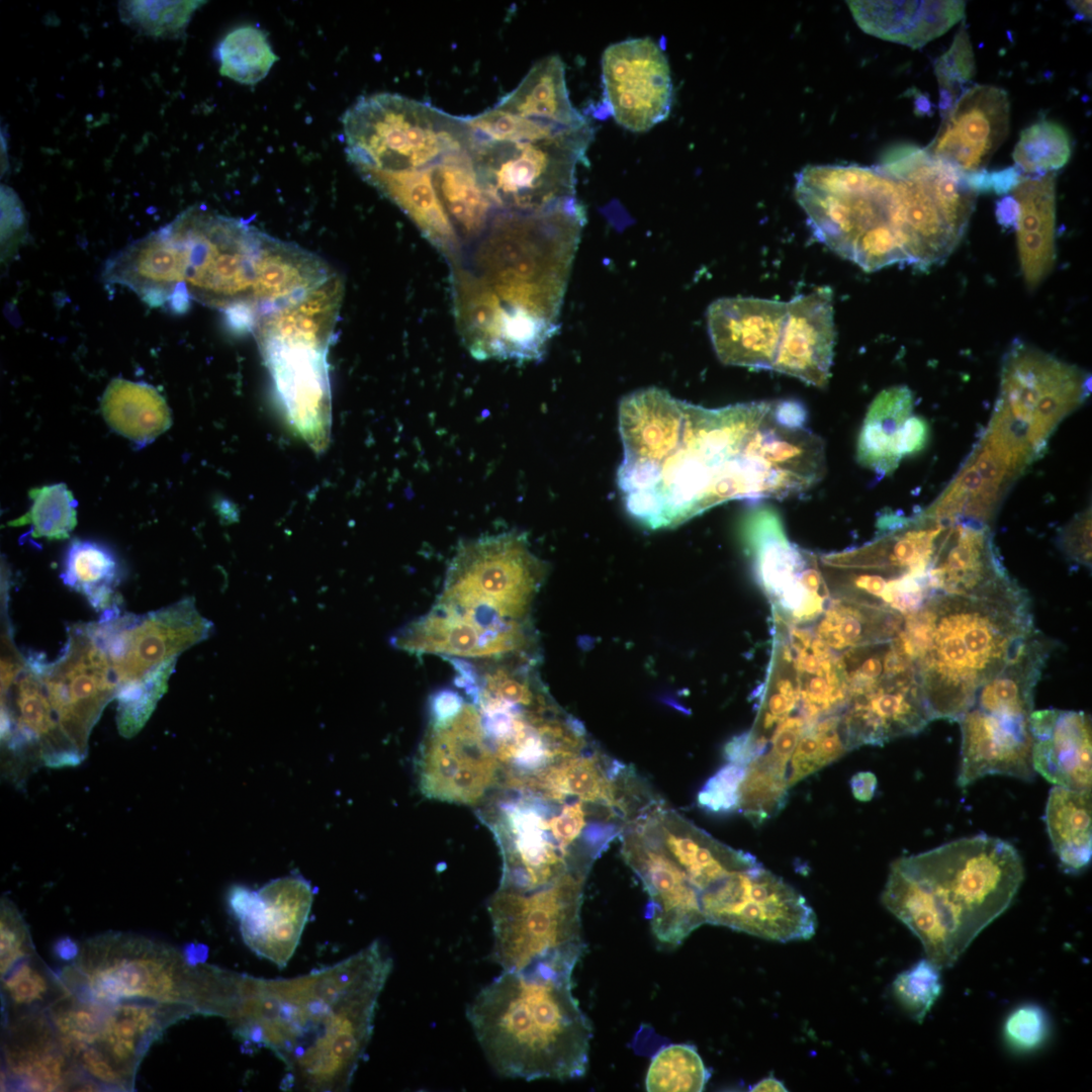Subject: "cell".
I'll return each mask as SVG.
<instances>
[{
    "label": "cell",
    "mask_w": 1092,
    "mask_h": 1092,
    "mask_svg": "<svg viewBox=\"0 0 1092 1092\" xmlns=\"http://www.w3.org/2000/svg\"><path fill=\"white\" fill-rule=\"evenodd\" d=\"M1057 542L1067 558L1091 566V509L1079 513L1063 527Z\"/></svg>",
    "instance_id": "9f6ffc18"
},
{
    "label": "cell",
    "mask_w": 1092,
    "mask_h": 1092,
    "mask_svg": "<svg viewBox=\"0 0 1092 1092\" xmlns=\"http://www.w3.org/2000/svg\"><path fill=\"white\" fill-rule=\"evenodd\" d=\"M228 987H229V973H228ZM226 994H228V991H226ZM225 999H226V997H225ZM224 1006H225V1003H224ZM223 1010H224V1008H223ZM222 1014H223V1012H222Z\"/></svg>",
    "instance_id": "e7e4bbea"
},
{
    "label": "cell",
    "mask_w": 1092,
    "mask_h": 1092,
    "mask_svg": "<svg viewBox=\"0 0 1092 1092\" xmlns=\"http://www.w3.org/2000/svg\"><path fill=\"white\" fill-rule=\"evenodd\" d=\"M120 575L116 556L104 545L81 539L69 544L61 578L68 587L86 597L94 609L103 612L119 604L114 589Z\"/></svg>",
    "instance_id": "f35d334b"
},
{
    "label": "cell",
    "mask_w": 1092,
    "mask_h": 1092,
    "mask_svg": "<svg viewBox=\"0 0 1092 1092\" xmlns=\"http://www.w3.org/2000/svg\"><path fill=\"white\" fill-rule=\"evenodd\" d=\"M348 160L360 173L427 169L447 156L468 151L467 117L392 93L357 100L343 116Z\"/></svg>",
    "instance_id": "4fadbf2b"
},
{
    "label": "cell",
    "mask_w": 1092,
    "mask_h": 1092,
    "mask_svg": "<svg viewBox=\"0 0 1092 1092\" xmlns=\"http://www.w3.org/2000/svg\"><path fill=\"white\" fill-rule=\"evenodd\" d=\"M1071 153L1067 130L1057 122L1040 120L1021 131L1012 157L1019 172L1035 176L1061 169Z\"/></svg>",
    "instance_id": "7bdbcfd3"
},
{
    "label": "cell",
    "mask_w": 1092,
    "mask_h": 1092,
    "mask_svg": "<svg viewBox=\"0 0 1092 1092\" xmlns=\"http://www.w3.org/2000/svg\"><path fill=\"white\" fill-rule=\"evenodd\" d=\"M1053 647L1054 642L1036 629L1007 664L979 689L958 721L962 732L961 788L989 775L1033 780L1030 715L1034 690Z\"/></svg>",
    "instance_id": "7c38bea8"
},
{
    "label": "cell",
    "mask_w": 1092,
    "mask_h": 1092,
    "mask_svg": "<svg viewBox=\"0 0 1092 1092\" xmlns=\"http://www.w3.org/2000/svg\"><path fill=\"white\" fill-rule=\"evenodd\" d=\"M46 694L73 762L87 753L88 739L105 706L115 699L118 679L94 622L67 627V642L56 660L44 661Z\"/></svg>",
    "instance_id": "d6986e66"
},
{
    "label": "cell",
    "mask_w": 1092,
    "mask_h": 1092,
    "mask_svg": "<svg viewBox=\"0 0 1092 1092\" xmlns=\"http://www.w3.org/2000/svg\"><path fill=\"white\" fill-rule=\"evenodd\" d=\"M334 273L305 297L261 318L252 331L291 426L315 451L328 443V354L343 299Z\"/></svg>",
    "instance_id": "30bf717a"
},
{
    "label": "cell",
    "mask_w": 1092,
    "mask_h": 1092,
    "mask_svg": "<svg viewBox=\"0 0 1092 1092\" xmlns=\"http://www.w3.org/2000/svg\"><path fill=\"white\" fill-rule=\"evenodd\" d=\"M5 1028L7 1082L19 1090H101L64 1053L46 1010L8 1019Z\"/></svg>",
    "instance_id": "4316f807"
},
{
    "label": "cell",
    "mask_w": 1092,
    "mask_h": 1092,
    "mask_svg": "<svg viewBox=\"0 0 1092 1092\" xmlns=\"http://www.w3.org/2000/svg\"><path fill=\"white\" fill-rule=\"evenodd\" d=\"M312 898L308 881L289 876L273 880L258 890L235 886L228 901L248 947L283 968L299 943Z\"/></svg>",
    "instance_id": "cb8c5ba5"
},
{
    "label": "cell",
    "mask_w": 1092,
    "mask_h": 1092,
    "mask_svg": "<svg viewBox=\"0 0 1092 1092\" xmlns=\"http://www.w3.org/2000/svg\"><path fill=\"white\" fill-rule=\"evenodd\" d=\"M877 166L901 186L910 265L942 263L965 235L978 193L964 173L913 145L893 148Z\"/></svg>",
    "instance_id": "2e32d148"
},
{
    "label": "cell",
    "mask_w": 1092,
    "mask_h": 1092,
    "mask_svg": "<svg viewBox=\"0 0 1092 1092\" xmlns=\"http://www.w3.org/2000/svg\"><path fill=\"white\" fill-rule=\"evenodd\" d=\"M847 748L840 718L822 720L807 730L798 741L789 761V788L835 761Z\"/></svg>",
    "instance_id": "bcb514c9"
},
{
    "label": "cell",
    "mask_w": 1092,
    "mask_h": 1092,
    "mask_svg": "<svg viewBox=\"0 0 1092 1092\" xmlns=\"http://www.w3.org/2000/svg\"><path fill=\"white\" fill-rule=\"evenodd\" d=\"M941 119L934 139L924 148L927 154L964 174L985 170L1008 134V94L994 85H973Z\"/></svg>",
    "instance_id": "d4e9b609"
},
{
    "label": "cell",
    "mask_w": 1092,
    "mask_h": 1092,
    "mask_svg": "<svg viewBox=\"0 0 1092 1092\" xmlns=\"http://www.w3.org/2000/svg\"><path fill=\"white\" fill-rule=\"evenodd\" d=\"M914 399L904 385L880 392L870 404L858 435V463L888 476L904 457L922 451L929 439L927 421L913 414Z\"/></svg>",
    "instance_id": "f546056e"
},
{
    "label": "cell",
    "mask_w": 1092,
    "mask_h": 1092,
    "mask_svg": "<svg viewBox=\"0 0 1092 1092\" xmlns=\"http://www.w3.org/2000/svg\"><path fill=\"white\" fill-rule=\"evenodd\" d=\"M58 975L34 954L20 961L2 978L6 1020L46 1010L63 994Z\"/></svg>",
    "instance_id": "60d3db41"
},
{
    "label": "cell",
    "mask_w": 1092,
    "mask_h": 1092,
    "mask_svg": "<svg viewBox=\"0 0 1092 1092\" xmlns=\"http://www.w3.org/2000/svg\"><path fill=\"white\" fill-rule=\"evenodd\" d=\"M1017 212V203L1012 196L1004 197L997 203L996 215L1002 225L1009 228L1015 224Z\"/></svg>",
    "instance_id": "94428289"
},
{
    "label": "cell",
    "mask_w": 1092,
    "mask_h": 1092,
    "mask_svg": "<svg viewBox=\"0 0 1092 1092\" xmlns=\"http://www.w3.org/2000/svg\"><path fill=\"white\" fill-rule=\"evenodd\" d=\"M545 573L525 534L482 536L457 550L434 608L510 651L533 633L530 611Z\"/></svg>",
    "instance_id": "8fae6325"
},
{
    "label": "cell",
    "mask_w": 1092,
    "mask_h": 1092,
    "mask_svg": "<svg viewBox=\"0 0 1092 1092\" xmlns=\"http://www.w3.org/2000/svg\"><path fill=\"white\" fill-rule=\"evenodd\" d=\"M217 55L220 74L245 85L263 80L278 61L266 32L252 25L229 32L219 43Z\"/></svg>",
    "instance_id": "ab89813d"
},
{
    "label": "cell",
    "mask_w": 1092,
    "mask_h": 1092,
    "mask_svg": "<svg viewBox=\"0 0 1092 1092\" xmlns=\"http://www.w3.org/2000/svg\"><path fill=\"white\" fill-rule=\"evenodd\" d=\"M101 413L113 431L140 447L152 443L172 424L167 401L153 385L119 377L104 390Z\"/></svg>",
    "instance_id": "8d00e7d4"
},
{
    "label": "cell",
    "mask_w": 1092,
    "mask_h": 1092,
    "mask_svg": "<svg viewBox=\"0 0 1092 1092\" xmlns=\"http://www.w3.org/2000/svg\"><path fill=\"white\" fill-rule=\"evenodd\" d=\"M177 660H171L141 680L121 686L116 694V722L124 737L135 735L146 724L158 701L165 694Z\"/></svg>",
    "instance_id": "7dc6e473"
},
{
    "label": "cell",
    "mask_w": 1092,
    "mask_h": 1092,
    "mask_svg": "<svg viewBox=\"0 0 1092 1092\" xmlns=\"http://www.w3.org/2000/svg\"><path fill=\"white\" fill-rule=\"evenodd\" d=\"M1048 1032V1016L1039 1006L1033 1004L1014 1009L1004 1024V1035L1008 1044L1021 1052L1039 1048Z\"/></svg>",
    "instance_id": "db71d44e"
},
{
    "label": "cell",
    "mask_w": 1092,
    "mask_h": 1092,
    "mask_svg": "<svg viewBox=\"0 0 1092 1092\" xmlns=\"http://www.w3.org/2000/svg\"><path fill=\"white\" fill-rule=\"evenodd\" d=\"M990 177L992 190L997 194H1005L1014 188L1021 175L1015 167H1008L991 172Z\"/></svg>",
    "instance_id": "91938a15"
},
{
    "label": "cell",
    "mask_w": 1092,
    "mask_h": 1092,
    "mask_svg": "<svg viewBox=\"0 0 1092 1092\" xmlns=\"http://www.w3.org/2000/svg\"><path fill=\"white\" fill-rule=\"evenodd\" d=\"M833 292L819 287L787 302L772 371L822 388L830 377L835 346Z\"/></svg>",
    "instance_id": "f1b7e54d"
},
{
    "label": "cell",
    "mask_w": 1092,
    "mask_h": 1092,
    "mask_svg": "<svg viewBox=\"0 0 1092 1092\" xmlns=\"http://www.w3.org/2000/svg\"><path fill=\"white\" fill-rule=\"evenodd\" d=\"M213 630V624L200 615L192 598L145 615L122 614L115 605L103 611L97 621V632L115 670L118 689L177 660Z\"/></svg>",
    "instance_id": "44dd1931"
},
{
    "label": "cell",
    "mask_w": 1092,
    "mask_h": 1092,
    "mask_svg": "<svg viewBox=\"0 0 1092 1092\" xmlns=\"http://www.w3.org/2000/svg\"><path fill=\"white\" fill-rule=\"evenodd\" d=\"M504 111L562 127H580L588 120L571 103L561 58L538 61L510 93L495 105Z\"/></svg>",
    "instance_id": "e575fe53"
},
{
    "label": "cell",
    "mask_w": 1092,
    "mask_h": 1092,
    "mask_svg": "<svg viewBox=\"0 0 1092 1092\" xmlns=\"http://www.w3.org/2000/svg\"><path fill=\"white\" fill-rule=\"evenodd\" d=\"M1035 630L1030 598L1011 576L976 595H935L905 617L901 639L931 720L958 722Z\"/></svg>",
    "instance_id": "8992f818"
},
{
    "label": "cell",
    "mask_w": 1092,
    "mask_h": 1092,
    "mask_svg": "<svg viewBox=\"0 0 1092 1092\" xmlns=\"http://www.w3.org/2000/svg\"><path fill=\"white\" fill-rule=\"evenodd\" d=\"M795 194L813 236L864 271L910 264L899 182L878 166L809 165Z\"/></svg>",
    "instance_id": "ba28073f"
},
{
    "label": "cell",
    "mask_w": 1092,
    "mask_h": 1092,
    "mask_svg": "<svg viewBox=\"0 0 1092 1092\" xmlns=\"http://www.w3.org/2000/svg\"><path fill=\"white\" fill-rule=\"evenodd\" d=\"M54 952L61 960L73 961L78 958L80 948L70 937H63L54 944Z\"/></svg>",
    "instance_id": "6125c7cd"
},
{
    "label": "cell",
    "mask_w": 1092,
    "mask_h": 1092,
    "mask_svg": "<svg viewBox=\"0 0 1092 1092\" xmlns=\"http://www.w3.org/2000/svg\"><path fill=\"white\" fill-rule=\"evenodd\" d=\"M169 245L173 294L224 313L231 329L252 333L264 316L299 299L323 275L320 257L248 221L192 206L161 228Z\"/></svg>",
    "instance_id": "277c9868"
},
{
    "label": "cell",
    "mask_w": 1092,
    "mask_h": 1092,
    "mask_svg": "<svg viewBox=\"0 0 1092 1092\" xmlns=\"http://www.w3.org/2000/svg\"><path fill=\"white\" fill-rule=\"evenodd\" d=\"M710 1078L697 1050L670 1044L653 1057L646 1075L647 1091H702Z\"/></svg>",
    "instance_id": "f6af8a7d"
},
{
    "label": "cell",
    "mask_w": 1092,
    "mask_h": 1092,
    "mask_svg": "<svg viewBox=\"0 0 1092 1092\" xmlns=\"http://www.w3.org/2000/svg\"><path fill=\"white\" fill-rule=\"evenodd\" d=\"M65 993L101 1003L147 1001L219 1015L224 970L144 936L110 932L85 941L58 975Z\"/></svg>",
    "instance_id": "9c48e42d"
},
{
    "label": "cell",
    "mask_w": 1092,
    "mask_h": 1092,
    "mask_svg": "<svg viewBox=\"0 0 1092 1092\" xmlns=\"http://www.w3.org/2000/svg\"><path fill=\"white\" fill-rule=\"evenodd\" d=\"M858 26L885 40L919 49L965 19V1H846Z\"/></svg>",
    "instance_id": "1f68e13d"
},
{
    "label": "cell",
    "mask_w": 1092,
    "mask_h": 1092,
    "mask_svg": "<svg viewBox=\"0 0 1092 1092\" xmlns=\"http://www.w3.org/2000/svg\"><path fill=\"white\" fill-rule=\"evenodd\" d=\"M1012 191L1017 203L1016 237L1026 287L1034 290L1056 259V173L1020 177Z\"/></svg>",
    "instance_id": "d6a6232c"
},
{
    "label": "cell",
    "mask_w": 1092,
    "mask_h": 1092,
    "mask_svg": "<svg viewBox=\"0 0 1092 1092\" xmlns=\"http://www.w3.org/2000/svg\"><path fill=\"white\" fill-rule=\"evenodd\" d=\"M423 795L446 803H481L500 780L499 763L472 701L456 691L437 692L416 760Z\"/></svg>",
    "instance_id": "e0dca14e"
},
{
    "label": "cell",
    "mask_w": 1092,
    "mask_h": 1092,
    "mask_svg": "<svg viewBox=\"0 0 1092 1092\" xmlns=\"http://www.w3.org/2000/svg\"><path fill=\"white\" fill-rule=\"evenodd\" d=\"M26 233V217L16 193L1 185V248L2 257L12 255Z\"/></svg>",
    "instance_id": "6f0895ef"
},
{
    "label": "cell",
    "mask_w": 1092,
    "mask_h": 1092,
    "mask_svg": "<svg viewBox=\"0 0 1092 1092\" xmlns=\"http://www.w3.org/2000/svg\"><path fill=\"white\" fill-rule=\"evenodd\" d=\"M585 221L576 199L539 211L496 209L448 257L454 315L477 359H539L558 329Z\"/></svg>",
    "instance_id": "7a4b0ae2"
},
{
    "label": "cell",
    "mask_w": 1092,
    "mask_h": 1092,
    "mask_svg": "<svg viewBox=\"0 0 1092 1092\" xmlns=\"http://www.w3.org/2000/svg\"><path fill=\"white\" fill-rule=\"evenodd\" d=\"M571 976L545 967L503 971L469 1003L467 1019L499 1076L565 1081L585 1074L593 1029Z\"/></svg>",
    "instance_id": "52a82bcc"
},
{
    "label": "cell",
    "mask_w": 1092,
    "mask_h": 1092,
    "mask_svg": "<svg viewBox=\"0 0 1092 1092\" xmlns=\"http://www.w3.org/2000/svg\"><path fill=\"white\" fill-rule=\"evenodd\" d=\"M205 1H120L119 16L139 32L175 37L185 30L193 13Z\"/></svg>",
    "instance_id": "c3c4849f"
},
{
    "label": "cell",
    "mask_w": 1092,
    "mask_h": 1092,
    "mask_svg": "<svg viewBox=\"0 0 1092 1092\" xmlns=\"http://www.w3.org/2000/svg\"><path fill=\"white\" fill-rule=\"evenodd\" d=\"M1091 791L1054 786L1045 808V823L1061 868L1080 873L1092 855Z\"/></svg>",
    "instance_id": "74e56055"
},
{
    "label": "cell",
    "mask_w": 1092,
    "mask_h": 1092,
    "mask_svg": "<svg viewBox=\"0 0 1092 1092\" xmlns=\"http://www.w3.org/2000/svg\"><path fill=\"white\" fill-rule=\"evenodd\" d=\"M1090 374L1014 339L1003 356L993 413L1012 432L1044 453L1060 423L1091 390Z\"/></svg>",
    "instance_id": "ac0fdd59"
},
{
    "label": "cell",
    "mask_w": 1092,
    "mask_h": 1092,
    "mask_svg": "<svg viewBox=\"0 0 1092 1092\" xmlns=\"http://www.w3.org/2000/svg\"><path fill=\"white\" fill-rule=\"evenodd\" d=\"M705 922L780 942L806 940L816 915L806 899L761 863L734 873L700 896Z\"/></svg>",
    "instance_id": "ffe728a7"
},
{
    "label": "cell",
    "mask_w": 1092,
    "mask_h": 1092,
    "mask_svg": "<svg viewBox=\"0 0 1092 1092\" xmlns=\"http://www.w3.org/2000/svg\"><path fill=\"white\" fill-rule=\"evenodd\" d=\"M620 839L625 862L648 895L646 916L654 936L665 945H679L706 923L700 893L643 827L639 817L626 827Z\"/></svg>",
    "instance_id": "603a6c76"
},
{
    "label": "cell",
    "mask_w": 1092,
    "mask_h": 1092,
    "mask_svg": "<svg viewBox=\"0 0 1092 1092\" xmlns=\"http://www.w3.org/2000/svg\"><path fill=\"white\" fill-rule=\"evenodd\" d=\"M640 823L672 858L701 894L725 879L760 862L700 829L661 800L639 817Z\"/></svg>",
    "instance_id": "83f0119b"
},
{
    "label": "cell",
    "mask_w": 1092,
    "mask_h": 1092,
    "mask_svg": "<svg viewBox=\"0 0 1092 1092\" xmlns=\"http://www.w3.org/2000/svg\"><path fill=\"white\" fill-rule=\"evenodd\" d=\"M392 969L374 941L340 963L292 979L235 975L224 1018L248 1048L286 1066L282 1087L343 1091L368 1046L378 998Z\"/></svg>",
    "instance_id": "3957f363"
},
{
    "label": "cell",
    "mask_w": 1092,
    "mask_h": 1092,
    "mask_svg": "<svg viewBox=\"0 0 1092 1092\" xmlns=\"http://www.w3.org/2000/svg\"><path fill=\"white\" fill-rule=\"evenodd\" d=\"M941 990L940 969L927 958L900 973L892 985L895 999L918 1023H922Z\"/></svg>",
    "instance_id": "816d5d0a"
},
{
    "label": "cell",
    "mask_w": 1092,
    "mask_h": 1092,
    "mask_svg": "<svg viewBox=\"0 0 1092 1092\" xmlns=\"http://www.w3.org/2000/svg\"><path fill=\"white\" fill-rule=\"evenodd\" d=\"M751 1091H786L784 1084L772 1076L764 1078L756 1083Z\"/></svg>",
    "instance_id": "be15d7a7"
},
{
    "label": "cell",
    "mask_w": 1092,
    "mask_h": 1092,
    "mask_svg": "<svg viewBox=\"0 0 1092 1092\" xmlns=\"http://www.w3.org/2000/svg\"><path fill=\"white\" fill-rule=\"evenodd\" d=\"M586 879L568 876L531 891L498 887L487 904L492 961L509 972L547 967L572 973L585 950L580 911Z\"/></svg>",
    "instance_id": "5bb4252c"
},
{
    "label": "cell",
    "mask_w": 1092,
    "mask_h": 1092,
    "mask_svg": "<svg viewBox=\"0 0 1092 1092\" xmlns=\"http://www.w3.org/2000/svg\"><path fill=\"white\" fill-rule=\"evenodd\" d=\"M31 506L11 526L30 525L33 538L67 539L77 525V502L64 483L35 487L29 490Z\"/></svg>",
    "instance_id": "ee69618b"
},
{
    "label": "cell",
    "mask_w": 1092,
    "mask_h": 1092,
    "mask_svg": "<svg viewBox=\"0 0 1092 1092\" xmlns=\"http://www.w3.org/2000/svg\"><path fill=\"white\" fill-rule=\"evenodd\" d=\"M975 55L965 19L948 50L934 62L939 88V110L943 117L975 75Z\"/></svg>",
    "instance_id": "681fc988"
},
{
    "label": "cell",
    "mask_w": 1092,
    "mask_h": 1092,
    "mask_svg": "<svg viewBox=\"0 0 1092 1092\" xmlns=\"http://www.w3.org/2000/svg\"><path fill=\"white\" fill-rule=\"evenodd\" d=\"M467 121L475 138L493 142L541 140L577 128L522 117L495 106L473 117H467Z\"/></svg>",
    "instance_id": "f907efd6"
},
{
    "label": "cell",
    "mask_w": 1092,
    "mask_h": 1092,
    "mask_svg": "<svg viewBox=\"0 0 1092 1092\" xmlns=\"http://www.w3.org/2000/svg\"><path fill=\"white\" fill-rule=\"evenodd\" d=\"M787 315V302L723 297L707 309L708 332L719 360L732 366L772 370Z\"/></svg>",
    "instance_id": "484cf974"
},
{
    "label": "cell",
    "mask_w": 1092,
    "mask_h": 1092,
    "mask_svg": "<svg viewBox=\"0 0 1092 1092\" xmlns=\"http://www.w3.org/2000/svg\"><path fill=\"white\" fill-rule=\"evenodd\" d=\"M850 789L854 798L868 802L876 793L877 778L871 771H858L850 780Z\"/></svg>",
    "instance_id": "680465c9"
},
{
    "label": "cell",
    "mask_w": 1092,
    "mask_h": 1092,
    "mask_svg": "<svg viewBox=\"0 0 1092 1092\" xmlns=\"http://www.w3.org/2000/svg\"><path fill=\"white\" fill-rule=\"evenodd\" d=\"M746 766L727 762L710 778L698 795L699 805L714 813L738 810L739 788Z\"/></svg>",
    "instance_id": "11a10c76"
},
{
    "label": "cell",
    "mask_w": 1092,
    "mask_h": 1092,
    "mask_svg": "<svg viewBox=\"0 0 1092 1092\" xmlns=\"http://www.w3.org/2000/svg\"><path fill=\"white\" fill-rule=\"evenodd\" d=\"M604 105L624 128L642 132L663 121L672 105L667 57L651 37L610 44L602 56Z\"/></svg>",
    "instance_id": "7402d4cb"
},
{
    "label": "cell",
    "mask_w": 1092,
    "mask_h": 1092,
    "mask_svg": "<svg viewBox=\"0 0 1092 1092\" xmlns=\"http://www.w3.org/2000/svg\"><path fill=\"white\" fill-rule=\"evenodd\" d=\"M1030 732L1035 771L1055 786L1091 791V718L1087 713L1032 711Z\"/></svg>",
    "instance_id": "4dcf8cb0"
},
{
    "label": "cell",
    "mask_w": 1092,
    "mask_h": 1092,
    "mask_svg": "<svg viewBox=\"0 0 1092 1092\" xmlns=\"http://www.w3.org/2000/svg\"><path fill=\"white\" fill-rule=\"evenodd\" d=\"M617 483L630 516L672 528L730 500L785 498L825 475L822 439L779 400L707 408L650 387L620 402Z\"/></svg>",
    "instance_id": "6da1fadb"
},
{
    "label": "cell",
    "mask_w": 1092,
    "mask_h": 1092,
    "mask_svg": "<svg viewBox=\"0 0 1092 1092\" xmlns=\"http://www.w3.org/2000/svg\"><path fill=\"white\" fill-rule=\"evenodd\" d=\"M1023 878L1011 843L978 834L895 860L882 902L941 970L1010 906Z\"/></svg>",
    "instance_id": "5b68a950"
},
{
    "label": "cell",
    "mask_w": 1092,
    "mask_h": 1092,
    "mask_svg": "<svg viewBox=\"0 0 1092 1092\" xmlns=\"http://www.w3.org/2000/svg\"><path fill=\"white\" fill-rule=\"evenodd\" d=\"M361 176L398 205L446 258L458 250L460 241L436 192L432 167Z\"/></svg>",
    "instance_id": "836d02e7"
},
{
    "label": "cell",
    "mask_w": 1092,
    "mask_h": 1092,
    "mask_svg": "<svg viewBox=\"0 0 1092 1092\" xmlns=\"http://www.w3.org/2000/svg\"><path fill=\"white\" fill-rule=\"evenodd\" d=\"M432 180L461 247L482 232L496 208L479 184L469 151L433 166Z\"/></svg>",
    "instance_id": "d590c367"
},
{
    "label": "cell",
    "mask_w": 1092,
    "mask_h": 1092,
    "mask_svg": "<svg viewBox=\"0 0 1092 1092\" xmlns=\"http://www.w3.org/2000/svg\"><path fill=\"white\" fill-rule=\"evenodd\" d=\"M28 928L14 905L1 901L0 962L1 978L20 961L34 954Z\"/></svg>",
    "instance_id": "f5cc1de1"
},
{
    "label": "cell",
    "mask_w": 1092,
    "mask_h": 1092,
    "mask_svg": "<svg viewBox=\"0 0 1092 1092\" xmlns=\"http://www.w3.org/2000/svg\"><path fill=\"white\" fill-rule=\"evenodd\" d=\"M593 135L590 124L519 142L472 134L468 151L479 184L496 209L539 211L575 199L576 166Z\"/></svg>",
    "instance_id": "9a60e30c"
},
{
    "label": "cell",
    "mask_w": 1092,
    "mask_h": 1092,
    "mask_svg": "<svg viewBox=\"0 0 1092 1092\" xmlns=\"http://www.w3.org/2000/svg\"><path fill=\"white\" fill-rule=\"evenodd\" d=\"M788 790L787 770L758 756L746 765L739 788L738 810L758 826L785 807Z\"/></svg>",
    "instance_id": "b9f144b4"
}]
</instances>
